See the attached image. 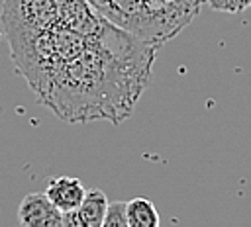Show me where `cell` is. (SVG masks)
Listing matches in <instances>:
<instances>
[{"label": "cell", "mask_w": 251, "mask_h": 227, "mask_svg": "<svg viewBox=\"0 0 251 227\" xmlns=\"http://www.w3.org/2000/svg\"><path fill=\"white\" fill-rule=\"evenodd\" d=\"M198 2H200V6H204V4L208 2V0H198Z\"/></svg>", "instance_id": "cell-9"}, {"label": "cell", "mask_w": 251, "mask_h": 227, "mask_svg": "<svg viewBox=\"0 0 251 227\" xmlns=\"http://www.w3.org/2000/svg\"><path fill=\"white\" fill-rule=\"evenodd\" d=\"M206 6L214 12H224V14H239L251 8V0H208Z\"/></svg>", "instance_id": "cell-8"}, {"label": "cell", "mask_w": 251, "mask_h": 227, "mask_svg": "<svg viewBox=\"0 0 251 227\" xmlns=\"http://www.w3.org/2000/svg\"><path fill=\"white\" fill-rule=\"evenodd\" d=\"M108 22L133 37L161 47L200 12L198 0H88Z\"/></svg>", "instance_id": "cell-2"}, {"label": "cell", "mask_w": 251, "mask_h": 227, "mask_svg": "<svg viewBox=\"0 0 251 227\" xmlns=\"http://www.w3.org/2000/svg\"><path fill=\"white\" fill-rule=\"evenodd\" d=\"M126 213L129 227H157L161 223L155 204L147 198H133L126 202Z\"/></svg>", "instance_id": "cell-6"}, {"label": "cell", "mask_w": 251, "mask_h": 227, "mask_svg": "<svg viewBox=\"0 0 251 227\" xmlns=\"http://www.w3.org/2000/svg\"><path fill=\"white\" fill-rule=\"evenodd\" d=\"M0 22L16 70L59 119L120 125L133 114L157 45L114 25L88 0H4Z\"/></svg>", "instance_id": "cell-1"}, {"label": "cell", "mask_w": 251, "mask_h": 227, "mask_svg": "<svg viewBox=\"0 0 251 227\" xmlns=\"http://www.w3.org/2000/svg\"><path fill=\"white\" fill-rule=\"evenodd\" d=\"M18 221L24 227H63V213L51 204L45 192H33L22 200Z\"/></svg>", "instance_id": "cell-3"}, {"label": "cell", "mask_w": 251, "mask_h": 227, "mask_svg": "<svg viewBox=\"0 0 251 227\" xmlns=\"http://www.w3.org/2000/svg\"><path fill=\"white\" fill-rule=\"evenodd\" d=\"M108 209V198L102 190H86L80 205L63 213V227H102Z\"/></svg>", "instance_id": "cell-4"}, {"label": "cell", "mask_w": 251, "mask_h": 227, "mask_svg": "<svg viewBox=\"0 0 251 227\" xmlns=\"http://www.w3.org/2000/svg\"><path fill=\"white\" fill-rule=\"evenodd\" d=\"M102 227H129L127 225V213H126V202L108 204Z\"/></svg>", "instance_id": "cell-7"}, {"label": "cell", "mask_w": 251, "mask_h": 227, "mask_svg": "<svg viewBox=\"0 0 251 227\" xmlns=\"http://www.w3.org/2000/svg\"><path fill=\"white\" fill-rule=\"evenodd\" d=\"M84 194H86V188L82 186V182L78 178H73V176H57V178L49 180V184L45 188V196L51 200V204L61 213H69V211L76 209L80 205Z\"/></svg>", "instance_id": "cell-5"}]
</instances>
